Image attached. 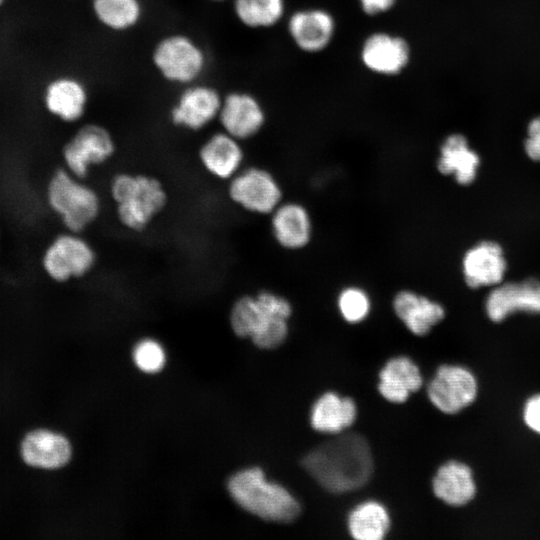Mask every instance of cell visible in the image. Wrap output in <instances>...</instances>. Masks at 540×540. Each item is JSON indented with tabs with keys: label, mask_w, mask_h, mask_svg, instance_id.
<instances>
[{
	"label": "cell",
	"mask_w": 540,
	"mask_h": 540,
	"mask_svg": "<svg viewBox=\"0 0 540 540\" xmlns=\"http://www.w3.org/2000/svg\"><path fill=\"white\" fill-rule=\"evenodd\" d=\"M466 284L471 288L499 283L506 270L501 247L494 242H481L468 250L462 261Z\"/></svg>",
	"instance_id": "obj_22"
},
{
	"label": "cell",
	"mask_w": 540,
	"mask_h": 540,
	"mask_svg": "<svg viewBox=\"0 0 540 540\" xmlns=\"http://www.w3.org/2000/svg\"><path fill=\"white\" fill-rule=\"evenodd\" d=\"M434 495L452 507L469 504L477 494L472 468L465 462L449 460L442 464L432 479Z\"/></svg>",
	"instance_id": "obj_20"
},
{
	"label": "cell",
	"mask_w": 540,
	"mask_h": 540,
	"mask_svg": "<svg viewBox=\"0 0 540 540\" xmlns=\"http://www.w3.org/2000/svg\"><path fill=\"white\" fill-rule=\"evenodd\" d=\"M42 101L46 111L64 123H77L87 113L90 91L86 82L73 74L51 78L44 86Z\"/></svg>",
	"instance_id": "obj_14"
},
{
	"label": "cell",
	"mask_w": 540,
	"mask_h": 540,
	"mask_svg": "<svg viewBox=\"0 0 540 540\" xmlns=\"http://www.w3.org/2000/svg\"><path fill=\"white\" fill-rule=\"evenodd\" d=\"M227 196L249 213L270 215L282 202L283 191L269 170L250 166L242 168L228 180Z\"/></svg>",
	"instance_id": "obj_9"
},
{
	"label": "cell",
	"mask_w": 540,
	"mask_h": 540,
	"mask_svg": "<svg viewBox=\"0 0 540 540\" xmlns=\"http://www.w3.org/2000/svg\"><path fill=\"white\" fill-rule=\"evenodd\" d=\"M233 16L243 27L269 29L279 24L286 12L285 0H231Z\"/></svg>",
	"instance_id": "obj_27"
},
{
	"label": "cell",
	"mask_w": 540,
	"mask_h": 540,
	"mask_svg": "<svg viewBox=\"0 0 540 540\" xmlns=\"http://www.w3.org/2000/svg\"><path fill=\"white\" fill-rule=\"evenodd\" d=\"M116 152V141L111 131L99 123L81 125L62 149L66 169L85 179L94 166L109 161Z\"/></svg>",
	"instance_id": "obj_8"
},
{
	"label": "cell",
	"mask_w": 540,
	"mask_h": 540,
	"mask_svg": "<svg viewBox=\"0 0 540 540\" xmlns=\"http://www.w3.org/2000/svg\"><path fill=\"white\" fill-rule=\"evenodd\" d=\"M302 466L327 491L346 493L369 481L373 457L367 440L349 433L315 447L302 459Z\"/></svg>",
	"instance_id": "obj_1"
},
{
	"label": "cell",
	"mask_w": 540,
	"mask_h": 540,
	"mask_svg": "<svg viewBox=\"0 0 540 540\" xmlns=\"http://www.w3.org/2000/svg\"><path fill=\"white\" fill-rule=\"evenodd\" d=\"M392 309L416 336L427 335L445 317V309L440 303L412 289L397 291L392 299Z\"/></svg>",
	"instance_id": "obj_18"
},
{
	"label": "cell",
	"mask_w": 540,
	"mask_h": 540,
	"mask_svg": "<svg viewBox=\"0 0 540 540\" xmlns=\"http://www.w3.org/2000/svg\"><path fill=\"white\" fill-rule=\"evenodd\" d=\"M362 12L370 17L389 12L398 0H357Z\"/></svg>",
	"instance_id": "obj_33"
},
{
	"label": "cell",
	"mask_w": 540,
	"mask_h": 540,
	"mask_svg": "<svg viewBox=\"0 0 540 540\" xmlns=\"http://www.w3.org/2000/svg\"><path fill=\"white\" fill-rule=\"evenodd\" d=\"M525 151L531 159L540 161V116L528 125Z\"/></svg>",
	"instance_id": "obj_32"
},
{
	"label": "cell",
	"mask_w": 540,
	"mask_h": 540,
	"mask_svg": "<svg viewBox=\"0 0 540 540\" xmlns=\"http://www.w3.org/2000/svg\"><path fill=\"white\" fill-rule=\"evenodd\" d=\"M227 487L239 506L264 520L288 523L300 513V505L291 493L277 483L266 481L260 468L237 472Z\"/></svg>",
	"instance_id": "obj_5"
},
{
	"label": "cell",
	"mask_w": 540,
	"mask_h": 540,
	"mask_svg": "<svg viewBox=\"0 0 540 540\" xmlns=\"http://www.w3.org/2000/svg\"><path fill=\"white\" fill-rule=\"evenodd\" d=\"M133 358L142 371L154 373L163 367L165 352L156 340L143 339L136 344L133 350Z\"/></svg>",
	"instance_id": "obj_30"
},
{
	"label": "cell",
	"mask_w": 540,
	"mask_h": 540,
	"mask_svg": "<svg viewBox=\"0 0 540 540\" xmlns=\"http://www.w3.org/2000/svg\"><path fill=\"white\" fill-rule=\"evenodd\" d=\"M521 414L524 425L540 436V392L530 395L525 400Z\"/></svg>",
	"instance_id": "obj_31"
},
{
	"label": "cell",
	"mask_w": 540,
	"mask_h": 540,
	"mask_svg": "<svg viewBox=\"0 0 540 540\" xmlns=\"http://www.w3.org/2000/svg\"><path fill=\"white\" fill-rule=\"evenodd\" d=\"M207 2L209 3H212V4H222V3H225L227 1H231V0H206Z\"/></svg>",
	"instance_id": "obj_34"
},
{
	"label": "cell",
	"mask_w": 540,
	"mask_h": 540,
	"mask_svg": "<svg viewBox=\"0 0 540 540\" xmlns=\"http://www.w3.org/2000/svg\"><path fill=\"white\" fill-rule=\"evenodd\" d=\"M390 527L386 508L376 501H366L356 506L348 516V529L357 540H380Z\"/></svg>",
	"instance_id": "obj_28"
},
{
	"label": "cell",
	"mask_w": 540,
	"mask_h": 540,
	"mask_svg": "<svg viewBox=\"0 0 540 540\" xmlns=\"http://www.w3.org/2000/svg\"><path fill=\"white\" fill-rule=\"evenodd\" d=\"M292 312V304L287 298L270 290H261L255 295L237 298L229 320L237 336L251 338L259 348L274 349L287 338Z\"/></svg>",
	"instance_id": "obj_2"
},
{
	"label": "cell",
	"mask_w": 540,
	"mask_h": 540,
	"mask_svg": "<svg viewBox=\"0 0 540 540\" xmlns=\"http://www.w3.org/2000/svg\"><path fill=\"white\" fill-rule=\"evenodd\" d=\"M97 255L80 233L68 232L57 236L48 246L43 266L50 278L66 282L88 274L95 266Z\"/></svg>",
	"instance_id": "obj_11"
},
{
	"label": "cell",
	"mask_w": 540,
	"mask_h": 540,
	"mask_svg": "<svg viewBox=\"0 0 540 540\" xmlns=\"http://www.w3.org/2000/svg\"><path fill=\"white\" fill-rule=\"evenodd\" d=\"M357 415L355 402L334 392L323 394L311 410V426L322 433H339L351 426Z\"/></svg>",
	"instance_id": "obj_26"
},
{
	"label": "cell",
	"mask_w": 540,
	"mask_h": 540,
	"mask_svg": "<svg viewBox=\"0 0 540 540\" xmlns=\"http://www.w3.org/2000/svg\"><path fill=\"white\" fill-rule=\"evenodd\" d=\"M423 383L419 367L406 356L391 358L379 372V393L393 403L405 402Z\"/></svg>",
	"instance_id": "obj_23"
},
{
	"label": "cell",
	"mask_w": 540,
	"mask_h": 540,
	"mask_svg": "<svg viewBox=\"0 0 540 540\" xmlns=\"http://www.w3.org/2000/svg\"><path fill=\"white\" fill-rule=\"evenodd\" d=\"M362 65L373 74L397 76L410 64L412 50L406 38L387 31H375L363 40L359 52Z\"/></svg>",
	"instance_id": "obj_13"
},
{
	"label": "cell",
	"mask_w": 540,
	"mask_h": 540,
	"mask_svg": "<svg viewBox=\"0 0 540 540\" xmlns=\"http://www.w3.org/2000/svg\"><path fill=\"white\" fill-rule=\"evenodd\" d=\"M270 216L272 236L279 246L296 251L309 245L313 236V223L303 204L282 201Z\"/></svg>",
	"instance_id": "obj_17"
},
{
	"label": "cell",
	"mask_w": 540,
	"mask_h": 540,
	"mask_svg": "<svg viewBox=\"0 0 540 540\" xmlns=\"http://www.w3.org/2000/svg\"><path fill=\"white\" fill-rule=\"evenodd\" d=\"M266 119L262 102L252 92L234 89L223 93L217 119L221 130L243 142L258 135Z\"/></svg>",
	"instance_id": "obj_12"
},
{
	"label": "cell",
	"mask_w": 540,
	"mask_h": 540,
	"mask_svg": "<svg viewBox=\"0 0 540 540\" xmlns=\"http://www.w3.org/2000/svg\"><path fill=\"white\" fill-rule=\"evenodd\" d=\"M71 454L69 441L49 430H33L26 434L21 443L22 459L33 467L60 468L69 462Z\"/></svg>",
	"instance_id": "obj_21"
},
{
	"label": "cell",
	"mask_w": 540,
	"mask_h": 540,
	"mask_svg": "<svg viewBox=\"0 0 540 540\" xmlns=\"http://www.w3.org/2000/svg\"><path fill=\"white\" fill-rule=\"evenodd\" d=\"M198 159L209 175L228 181L243 168L242 141L223 130L216 131L200 145Z\"/></svg>",
	"instance_id": "obj_16"
},
{
	"label": "cell",
	"mask_w": 540,
	"mask_h": 540,
	"mask_svg": "<svg viewBox=\"0 0 540 540\" xmlns=\"http://www.w3.org/2000/svg\"><path fill=\"white\" fill-rule=\"evenodd\" d=\"M5 2L6 0H0V7L3 6Z\"/></svg>",
	"instance_id": "obj_35"
},
{
	"label": "cell",
	"mask_w": 540,
	"mask_h": 540,
	"mask_svg": "<svg viewBox=\"0 0 540 540\" xmlns=\"http://www.w3.org/2000/svg\"><path fill=\"white\" fill-rule=\"evenodd\" d=\"M336 304L341 317L350 324L363 322L371 313L372 299L359 285H347L337 295Z\"/></svg>",
	"instance_id": "obj_29"
},
{
	"label": "cell",
	"mask_w": 540,
	"mask_h": 540,
	"mask_svg": "<svg viewBox=\"0 0 540 540\" xmlns=\"http://www.w3.org/2000/svg\"><path fill=\"white\" fill-rule=\"evenodd\" d=\"M485 308L493 322H501L518 311L540 313V282L528 279L501 285L488 295Z\"/></svg>",
	"instance_id": "obj_19"
},
{
	"label": "cell",
	"mask_w": 540,
	"mask_h": 540,
	"mask_svg": "<svg viewBox=\"0 0 540 540\" xmlns=\"http://www.w3.org/2000/svg\"><path fill=\"white\" fill-rule=\"evenodd\" d=\"M478 392L476 375L459 364L440 365L427 386L430 402L442 413L450 415L473 404Z\"/></svg>",
	"instance_id": "obj_10"
},
{
	"label": "cell",
	"mask_w": 540,
	"mask_h": 540,
	"mask_svg": "<svg viewBox=\"0 0 540 540\" xmlns=\"http://www.w3.org/2000/svg\"><path fill=\"white\" fill-rule=\"evenodd\" d=\"M47 200L70 232H83L101 212V199L96 190L67 169H59L52 175Z\"/></svg>",
	"instance_id": "obj_6"
},
{
	"label": "cell",
	"mask_w": 540,
	"mask_h": 540,
	"mask_svg": "<svg viewBox=\"0 0 540 540\" xmlns=\"http://www.w3.org/2000/svg\"><path fill=\"white\" fill-rule=\"evenodd\" d=\"M109 193L121 225L142 232L161 213L168 201L163 183L144 173L121 172L113 176Z\"/></svg>",
	"instance_id": "obj_3"
},
{
	"label": "cell",
	"mask_w": 540,
	"mask_h": 540,
	"mask_svg": "<svg viewBox=\"0 0 540 540\" xmlns=\"http://www.w3.org/2000/svg\"><path fill=\"white\" fill-rule=\"evenodd\" d=\"M337 29L334 15L319 7L294 11L287 20V32L294 45L304 53L315 54L327 49Z\"/></svg>",
	"instance_id": "obj_15"
},
{
	"label": "cell",
	"mask_w": 540,
	"mask_h": 540,
	"mask_svg": "<svg viewBox=\"0 0 540 540\" xmlns=\"http://www.w3.org/2000/svg\"><path fill=\"white\" fill-rule=\"evenodd\" d=\"M478 165L479 157L463 135L454 133L444 139L437 160L441 174L453 175L459 184L468 185L474 181Z\"/></svg>",
	"instance_id": "obj_25"
},
{
	"label": "cell",
	"mask_w": 540,
	"mask_h": 540,
	"mask_svg": "<svg viewBox=\"0 0 540 540\" xmlns=\"http://www.w3.org/2000/svg\"><path fill=\"white\" fill-rule=\"evenodd\" d=\"M90 9L99 26L116 34L136 29L146 14L143 0H90Z\"/></svg>",
	"instance_id": "obj_24"
},
{
	"label": "cell",
	"mask_w": 540,
	"mask_h": 540,
	"mask_svg": "<svg viewBox=\"0 0 540 540\" xmlns=\"http://www.w3.org/2000/svg\"><path fill=\"white\" fill-rule=\"evenodd\" d=\"M150 62L164 82L181 88L204 80L210 57L194 36L174 31L155 41L150 51Z\"/></svg>",
	"instance_id": "obj_4"
},
{
	"label": "cell",
	"mask_w": 540,
	"mask_h": 540,
	"mask_svg": "<svg viewBox=\"0 0 540 540\" xmlns=\"http://www.w3.org/2000/svg\"><path fill=\"white\" fill-rule=\"evenodd\" d=\"M223 93L204 80L179 88L168 109L170 123L181 130L199 132L217 121Z\"/></svg>",
	"instance_id": "obj_7"
}]
</instances>
